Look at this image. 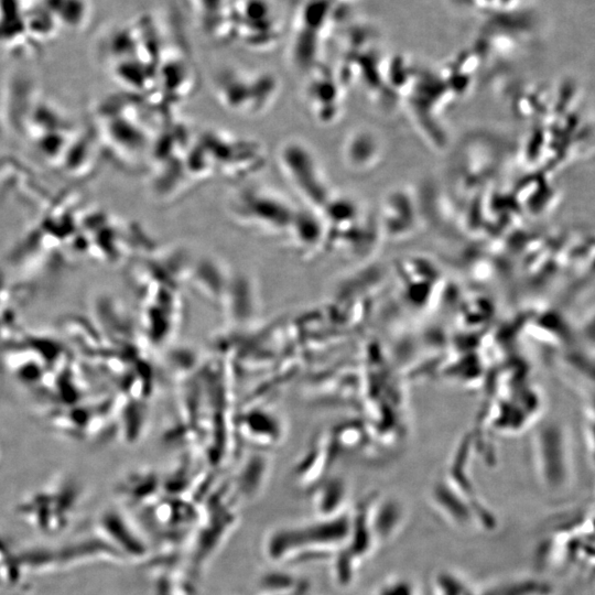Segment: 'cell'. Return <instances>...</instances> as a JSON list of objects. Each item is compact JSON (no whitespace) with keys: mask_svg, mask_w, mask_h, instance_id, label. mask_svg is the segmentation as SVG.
<instances>
[{"mask_svg":"<svg viewBox=\"0 0 595 595\" xmlns=\"http://www.w3.org/2000/svg\"><path fill=\"white\" fill-rule=\"evenodd\" d=\"M374 595H415V589L408 581L398 580L383 585Z\"/></svg>","mask_w":595,"mask_h":595,"instance_id":"obj_1","label":"cell"}]
</instances>
